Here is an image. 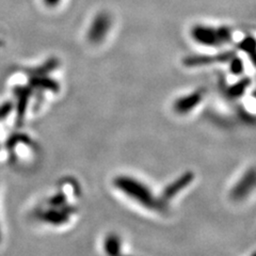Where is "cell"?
Here are the masks:
<instances>
[{"mask_svg": "<svg viewBox=\"0 0 256 256\" xmlns=\"http://www.w3.org/2000/svg\"><path fill=\"white\" fill-rule=\"evenodd\" d=\"M112 184L120 194L144 210L153 212H164L166 210L168 206L162 202V198L140 178L121 174L116 176Z\"/></svg>", "mask_w": 256, "mask_h": 256, "instance_id": "6da1fadb", "label": "cell"}, {"mask_svg": "<svg viewBox=\"0 0 256 256\" xmlns=\"http://www.w3.org/2000/svg\"><path fill=\"white\" fill-rule=\"evenodd\" d=\"M77 201L59 188L57 194L47 200L45 207L38 210V217L47 226H66L78 214Z\"/></svg>", "mask_w": 256, "mask_h": 256, "instance_id": "7a4b0ae2", "label": "cell"}, {"mask_svg": "<svg viewBox=\"0 0 256 256\" xmlns=\"http://www.w3.org/2000/svg\"><path fill=\"white\" fill-rule=\"evenodd\" d=\"M190 36L196 44L205 47L219 48L230 44L233 38V30L228 26H212L198 24L190 30Z\"/></svg>", "mask_w": 256, "mask_h": 256, "instance_id": "3957f363", "label": "cell"}, {"mask_svg": "<svg viewBox=\"0 0 256 256\" xmlns=\"http://www.w3.org/2000/svg\"><path fill=\"white\" fill-rule=\"evenodd\" d=\"M206 96V90L200 88L185 95L178 96L173 102V110L178 116H187L194 112L203 102Z\"/></svg>", "mask_w": 256, "mask_h": 256, "instance_id": "277c9868", "label": "cell"}, {"mask_svg": "<svg viewBox=\"0 0 256 256\" xmlns=\"http://www.w3.org/2000/svg\"><path fill=\"white\" fill-rule=\"evenodd\" d=\"M112 26V20L109 13L100 12L92 20L90 27L88 29V40L92 44H100L104 42Z\"/></svg>", "mask_w": 256, "mask_h": 256, "instance_id": "5b68a950", "label": "cell"}, {"mask_svg": "<svg viewBox=\"0 0 256 256\" xmlns=\"http://www.w3.org/2000/svg\"><path fill=\"white\" fill-rule=\"evenodd\" d=\"M255 189V171L254 168L246 170L240 178L234 184L230 191V198L235 202H242L249 198Z\"/></svg>", "mask_w": 256, "mask_h": 256, "instance_id": "8992f818", "label": "cell"}, {"mask_svg": "<svg viewBox=\"0 0 256 256\" xmlns=\"http://www.w3.org/2000/svg\"><path fill=\"white\" fill-rule=\"evenodd\" d=\"M236 54L234 52H224L217 54H194L188 56L184 59V64L187 68H201L212 66V64L228 63L230 60L234 57Z\"/></svg>", "mask_w": 256, "mask_h": 256, "instance_id": "52a82bcc", "label": "cell"}, {"mask_svg": "<svg viewBox=\"0 0 256 256\" xmlns=\"http://www.w3.org/2000/svg\"><path fill=\"white\" fill-rule=\"evenodd\" d=\"M194 180V174L192 172H186L182 175H180V178H176L172 182H170L164 189L162 194L160 196L162 198V202L168 206L169 205V202L174 200L178 194H180L182 191H185L187 187H189L192 182Z\"/></svg>", "mask_w": 256, "mask_h": 256, "instance_id": "ba28073f", "label": "cell"}, {"mask_svg": "<svg viewBox=\"0 0 256 256\" xmlns=\"http://www.w3.org/2000/svg\"><path fill=\"white\" fill-rule=\"evenodd\" d=\"M102 249L106 256H123L122 238L116 233L108 234L104 239Z\"/></svg>", "mask_w": 256, "mask_h": 256, "instance_id": "9c48e42d", "label": "cell"}, {"mask_svg": "<svg viewBox=\"0 0 256 256\" xmlns=\"http://www.w3.org/2000/svg\"><path fill=\"white\" fill-rule=\"evenodd\" d=\"M249 84H250L249 79L240 80V82H237L236 84L228 88L226 96L230 100H238L240 98H242V95L244 94L246 90L249 88Z\"/></svg>", "mask_w": 256, "mask_h": 256, "instance_id": "30bf717a", "label": "cell"}, {"mask_svg": "<svg viewBox=\"0 0 256 256\" xmlns=\"http://www.w3.org/2000/svg\"><path fill=\"white\" fill-rule=\"evenodd\" d=\"M238 48L240 50H242L244 52L248 54L251 56V59L254 60V52H255V41L254 38L251 36H248L244 40H242V42L239 43Z\"/></svg>", "mask_w": 256, "mask_h": 256, "instance_id": "8fae6325", "label": "cell"}, {"mask_svg": "<svg viewBox=\"0 0 256 256\" xmlns=\"http://www.w3.org/2000/svg\"><path fill=\"white\" fill-rule=\"evenodd\" d=\"M228 64H230V70L232 72V74L242 75L244 73V62L242 61V59L236 57V54L230 60Z\"/></svg>", "mask_w": 256, "mask_h": 256, "instance_id": "7c38bea8", "label": "cell"}, {"mask_svg": "<svg viewBox=\"0 0 256 256\" xmlns=\"http://www.w3.org/2000/svg\"><path fill=\"white\" fill-rule=\"evenodd\" d=\"M43 2H44V4L47 6L56 8V6H58L62 2V0H43Z\"/></svg>", "mask_w": 256, "mask_h": 256, "instance_id": "4fadbf2b", "label": "cell"}, {"mask_svg": "<svg viewBox=\"0 0 256 256\" xmlns=\"http://www.w3.org/2000/svg\"><path fill=\"white\" fill-rule=\"evenodd\" d=\"M251 256H255V255H254V253H253V254H252V255H251Z\"/></svg>", "mask_w": 256, "mask_h": 256, "instance_id": "5bb4252c", "label": "cell"}]
</instances>
